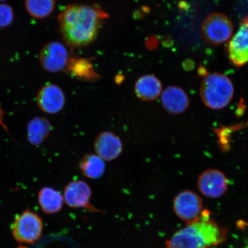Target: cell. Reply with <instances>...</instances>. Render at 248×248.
Wrapping results in <instances>:
<instances>
[{
	"label": "cell",
	"instance_id": "obj_17",
	"mask_svg": "<svg viewBox=\"0 0 248 248\" xmlns=\"http://www.w3.org/2000/svg\"><path fill=\"white\" fill-rule=\"evenodd\" d=\"M80 172L85 177L91 179L100 178L105 171V161L96 154H86L79 163Z\"/></svg>",
	"mask_w": 248,
	"mask_h": 248
},
{
	"label": "cell",
	"instance_id": "obj_8",
	"mask_svg": "<svg viewBox=\"0 0 248 248\" xmlns=\"http://www.w3.org/2000/svg\"><path fill=\"white\" fill-rule=\"evenodd\" d=\"M228 181L221 170L210 169L204 170L198 179V189L204 196L210 198L221 197L227 191Z\"/></svg>",
	"mask_w": 248,
	"mask_h": 248
},
{
	"label": "cell",
	"instance_id": "obj_10",
	"mask_svg": "<svg viewBox=\"0 0 248 248\" xmlns=\"http://www.w3.org/2000/svg\"><path fill=\"white\" fill-rule=\"evenodd\" d=\"M63 196L64 202L71 208L97 211L91 204L92 189L82 180H76L68 184L64 187Z\"/></svg>",
	"mask_w": 248,
	"mask_h": 248
},
{
	"label": "cell",
	"instance_id": "obj_5",
	"mask_svg": "<svg viewBox=\"0 0 248 248\" xmlns=\"http://www.w3.org/2000/svg\"><path fill=\"white\" fill-rule=\"evenodd\" d=\"M201 32L204 40L209 44L218 45L231 38L233 26L230 18L221 13L210 14L203 21Z\"/></svg>",
	"mask_w": 248,
	"mask_h": 248
},
{
	"label": "cell",
	"instance_id": "obj_16",
	"mask_svg": "<svg viewBox=\"0 0 248 248\" xmlns=\"http://www.w3.org/2000/svg\"><path fill=\"white\" fill-rule=\"evenodd\" d=\"M51 129V123L45 118H34L27 127L28 139L34 145L41 144L48 137Z\"/></svg>",
	"mask_w": 248,
	"mask_h": 248
},
{
	"label": "cell",
	"instance_id": "obj_4",
	"mask_svg": "<svg viewBox=\"0 0 248 248\" xmlns=\"http://www.w3.org/2000/svg\"><path fill=\"white\" fill-rule=\"evenodd\" d=\"M15 239L21 244H32L42 234V219L35 212L27 209L15 217L11 226Z\"/></svg>",
	"mask_w": 248,
	"mask_h": 248
},
{
	"label": "cell",
	"instance_id": "obj_2",
	"mask_svg": "<svg viewBox=\"0 0 248 248\" xmlns=\"http://www.w3.org/2000/svg\"><path fill=\"white\" fill-rule=\"evenodd\" d=\"M225 229L210 220L188 224L173 234L166 242V248H212L224 243Z\"/></svg>",
	"mask_w": 248,
	"mask_h": 248
},
{
	"label": "cell",
	"instance_id": "obj_1",
	"mask_svg": "<svg viewBox=\"0 0 248 248\" xmlns=\"http://www.w3.org/2000/svg\"><path fill=\"white\" fill-rule=\"evenodd\" d=\"M108 15L97 5L74 4L59 15L58 20L62 37L72 48L91 45L98 35Z\"/></svg>",
	"mask_w": 248,
	"mask_h": 248
},
{
	"label": "cell",
	"instance_id": "obj_6",
	"mask_svg": "<svg viewBox=\"0 0 248 248\" xmlns=\"http://www.w3.org/2000/svg\"><path fill=\"white\" fill-rule=\"evenodd\" d=\"M202 208V200L194 191H183L173 200V209L175 215L187 225L200 221Z\"/></svg>",
	"mask_w": 248,
	"mask_h": 248
},
{
	"label": "cell",
	"instance_id": "obj_20",
	"mask_svg": "<svg viewBox=\"0 0 248 248\" xmlns=\"http://www.w3.org/2000/svg\"><path fill=\"white\" fill-rule=\"evenodd\" d=\"M14 18V11L11 6L0 3V29L11 26Z\"/></svg>",
	"mask_w": 248,
	"mask_h": 248
},
{
	"label": "cell",
	"instance_id": "obj_3",
	"mask_svg": "<svg viewBox=\"0 0 248 248\" xmlns=\"http://www.w3.org/2000/svg\"><path fill=\"white\" fill-rule=\"evenodd\" d=\"M234 94V85L231 79L224 74H207L201 82V100L210 109L219 110L228 107Z\"/></svg>",
	"mask_w": 248,
	"mask_h": 248
},
{
	"label": "cell",
	"instance_id": "obj_7",
	"mask_svg": "<svg viewBox=\"0 0 248 248\" xmlns=\"http://www.w3.org/2000/svg\"><path fill=\"white\" fill-rule=\"evenodd\" d=\"M70 58L66 47L62 43H47L40 52L39 60L43 69L51 73L66 70Z\"/></svg>",
	"mask_w": 248,
	"mask_h": 248
},
{
	"label": "cell",
	"instance_id": "obj_13",
	"mask_svg": "<svg viewBox=\"0 0 248 248\" xmlns=\"http://www.w3.org/2000/svg\"><path fill=\"white\" fill-rule=\"evenodd\" d=\"M160 97L164 109L171 114L184 113L190 106L188 96L181 87H167L163 90Z\"/></svg>",
	"mask_w": 248,
	"mask_h": 248
},
{
	"label": "cell",
	"instance_id": "obj_9",
	"mask_svg": "<svg viewBox=\"0 0 248 248\" xmlns=\"http://www.w3.org/2000/svg\"><path fill=\"white\" fill-rule=\"evenodd\" d=\"M36 102L43 112L57 114L64 107L66 96L61 87L54 83H46L37 93Z\"/></svg>",
	"mask_w": 248,
	"mask_h": 248
},
{
	"label": "cell",
	"instance_id": "obj_21",
	"mask_svg": "<svg viewBox=\"0 0 248 248\" xmlns=\"http://www.w3.org/2000/svg\"><path fill=\"white\" fill-rule=\"evenodd\" d=\"M6 1H7V0H0V2H4Z\"/></svg>",
	"mask_w": 248,
	"mask_h": 248
},
{
	"label": "cell",
	"instance_id": "obj_14",
	"mask_svg": "<svg viewBox=\"0 0 248 248\" xmlns=\"http://www.w3.org/2000/svg\"><path fill=\"white\" fill-rule=\"evenodd\" d=\"M163 91L162 82L153 74H147L139 78L134 86L136 97L144 101L151 102L157 100Z\"/></svg>",
	"mask_w": 248,
	"mask_h": 248
},
{
	"label": "cell",
	"instance_id": "obj_12",
	"mask_svg": "<svg viewBox=\"0 0 248 248\" xmlns=\"http://www.w3.org/2000/svg\"><path fill=\"white\" fill-rule=\"evenodd\" d=\"M94 148L95 154L105 162H111L117 159L123 151L122 140L115 133L104 131L96 138Z\"/></svg>",
	"mask_w": 248,
	"mask_h": 248
},
{
	"label": "cell",
	"instance_id": "obj_22",
	"mask_svg": "<svg viewBox=\"0 0 248 248\" xmlns=\"http://www.w3.org/2000/svg\"><path fill=\"white\" fill-rule=\"evenodd\" d=\"M245 248H248V244H247V246L246 247H245Z\"/></svg>",
	"mask_w": 248,
	"mask_h": 248
},
{
	"label": "cell",
	"instance_id": "obj_11",
	"mask_svg": "<svg viewBox=\"0 0 248 248\" xmlns=\"http://www.w3.org/2000/svg\"><path fill=\"white\" fill-rule=\"evenodd\" d=\"M229 59L235 67H241L248 62V16L241 21L240 27L228 47Z\"/></svg>",
	"mask_w": 248,
	"mask_h": 248
},
{
	"label": "cell",
	"instance_id": "obj_18",
	"mask_svg": "<svg viewBox=\"0 0 248 248\" xmlns=\"http://www.w3.org/2000/svg\"><path fill=\"white\" fill-rule=\"evenodd\" d=\"M66 69L71 75L83 80H96L99 77L91 62L85 59L70 58Z\"/></svg>",
	"mask_w": 248,
	"mask_h": 248
},
{
	"label": "cell",
	"instance_id": "obj_15",
	"mask_svg": "<svg viewBox=\"0 0 248 248\" xmlns=\"http://www.w3.org/2000/svg\"><path fill=\"white\" fill-rule=\"evenodd\" d=\"M38 199L40 208L46 215H54L60 212L64 203L63 195L50 187L40 189Z\"/></svg>",
	"mask_w": 248,
	"mask_h": 248
},
{
	"label": "cell",
	"instance_id": "obj_19",
	"mask_svg": "<svg viewBox=\"0 0 248 248\" xmlns=\"http://www.w3.org/2000/svg\"><path fill=\"white\" fill-rule=\"evenodd\" d=\"M28 13L36 19H44L50 16L55 7V0H25Z\"/></svg>",
	"mask_w": 248,
	"mask_h": 248
}]
</instances>
